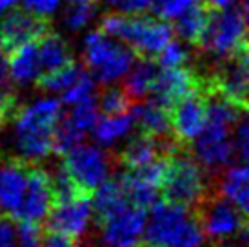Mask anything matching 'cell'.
Returning a JSON list of instances; mask_svg holds the SVG:
<instances>
[{
    "label": "cell",
    "instance_id": "obj_1",
    "mask_svg": "<svg viewBox=\"0 0 249 247\" xmlns=\"http://www.w3.org/2000/svg\"><path fill=\"white\" fill-rule=\"evenodd\" d=\"M62 115V102L53 96H44L15 109L9 140L18 160L36 164L53 155V137Z\"/></svg>",
    "mask_w": 249,
    "mask_h": 247
},
{
    "label": "cell",
    "instance_id": "obj_2",
    "mask_svg": "<svg viewBox=\"0 0 249 247\" xmlns=\"http://www.w3.org/2000/svg\"><path fill=\"white\" fill-rule=\"evenodd\" d=\"M206 100L208 118L202 133L191 142L193 157L204 171L218 173L226 169L235 158L231 133L240 117L246 115V109L218 93H206Z\"/></svg>",
    "mask_w": 249,
    "mask_h": 247
},
{
    "label": "cell",
    "instance_id": "obj_3",
    "mask_svg": "<svg viewBox=\"0 0 249 247\" xmlns=\"http://www.w3.org/2000/svg\"><path fill=\"white\" fill-rule=\"evenodd\" d=\"M142 236L149 247H204L206 244L198 214L189 206L167 198L151 206Z\"/></svg>",
    "mask_w": 249,
    "mask_h": 247
},
{
    "label": "cell",
    "instance_id": "obj_4",
    "mask_svg": "<svg viewBox=\"0 0 249 247\" xmlns=\"http://www.w3.org/2000/svg\"><path fill=\"white\" fill-rule=\"evenodd\" d=\"M100 31L125 42L137 56L151 58L173 38V28L164 18L144 17L142 13H106L100 18Z\"/></svg>",
    "mask_w": 249,
    "mask_h": 247
},
{
    "label": "cell",
    "instance_id": "obj_5",
    "mask_svg": "<svg viewBox=\"0 0 249 247\" xmlns=\"http://www.w3.org/2000/svg\"><path fill=\"white\" fill-rule=\"evenodd\" d=\"M248 6L246 0L222 9H209V18L198 42L195 44L204 55L214 60L228 58L248 48Z\"/></svg>",
    "mask_w": 249,
    "mask_h": 247
},
{
    "label": "cell",
    "instance_id": "obj_6",
    "mask_svg": "<svg viewBox=\"0 0 249 247\" xmlns=\"http://www.w3.org/2000/svg\"><path fill=\"white\" fill-rule=\"evenodd\" d=\"M135 53L127 46H122L120 40L109 35L98 31H91L84 40V58L89 73L98 82L115 84L124 78L135 62Z\"/></svg>",
    "mask_w": 249,
    "mask_h": 247
},
{
    "label": "cell",
    "instance_id": "obj_7",
    "mask_svg": "<svg viewBox=\"0 0 249 247\" xmlns=\"http://www.w3.org/2000/svg\"><path fill=\"white\" fill-rule=\"evenodd\" d=\"M167 200L184 206H198L208 196V178L195 157L171 153L166 160V171L160 187Z\"/></svg>",
    "mask_w": 249,
    "mask_h": 247
},
{
    "label": "cell",
    "instance_id": "obj_8",
    "mask_svg": "<svg viewBox=\"0 0 249 247\" xmlns=\"http://www.w3.org/2000/svg\"><path fill=\"white\" fill-rule=\"evenodd\" d=\"M64 171L80 193L89 194L107 182L113 173V158L106 147L95 144H76L64 153Z\"/></svg>",
    "mask_w": 249,
    "mask_h": 247
},
{
    "label": "cell",
    "instance_id": "obj_9",
    "mask_svg": "<svg viewBox=\"0 0 249 247\" xmlns=\"http://www.w3.org/2000/svg\"><path fill=\"white\" fill-rule=\"evenodd\" d=\"M198 220L206 238L218 244L236 240L246 231L248 214L222 196H206L198 204Z\"/></svg>",
    "mask_w": 249,
    "mask_h": 247
},
{
    "label": "cell",
    "instance_id": "obj_10",
    "mask_svg": "<svg viewBox=\"0 0 249 247\" xmlns=\"http://www.w3.org/2000/svg\"><path fill=\"white\" fill-rule=\"evenodd\" d=\"M95 218L89 194L76 193L66 198H56L49 209V229L71 236L73 240L84 238Z\"/></svg>",
    "mask_w": 249,
    "mask_h": 247
},
{
    "label": "cell",
    "instance_id": "obj_11",
    "mask_svg": "<svg viewBox=\"0 0 249 247\" xmlns=\"http://www.w3.org/2000/svg\"><path fill=\"white\" fill-rule=\"evenodd\" d=\"M145 209L127 204L115 213L98 218V238L102 247L131 246L142 238L145 227Z\"/></svg>",
    "mask_w": 249,
    "mask_h": 247
},
{
    "label": "cell",
    "instance_id": "obj_12",
    "mask_svg": "<svg viewBox=\"0 0 249 247\" xmlns=\"http://www.w3.org/2000/svg\"><path fill=\"white\" fill-rule=\"evenodd\" d=\"M160 69L162 71H157V76L153 80L149 96H151V100H155L166 109H171L184 96L191 95L198 89H204L202 75L193 69L186 68V66Z\"/></svg>",
    "mask_w": 249,
    "mask_h": 247
},
{
    "label": "cell",
    "instance_id": "obj_13",
    "mask_svg": "<svg viewBox=\"0 0 249 247\" xmlns=\"http://www.w3.org/2000/svg\"><path fill=\"white\" fill-rule=\"evenodd\" d=\"M166 171V158H157L155 162L137 169H127L125 175L120 178V184L124 187L125 194L131 204L139 207H151L162 187V178Z\"/></svg>",
    "mask_w": 249,
    "mask_h": 247
},
{
    "label": "cell",
    "instance_id": "obj_14",
    "mask_svg": "<svg viewBox=\"0 0 249 247\" xmlns=\"http://www.w3.org/2000/svg\"><path fill=\"white\" fill-rule=\"evenodd\" d=\"M171 109H173V115L169 117V120H171V131L177 142L191 144L206 125V118H208L206 91L198 89L184 96Z\"/></svg>",
    "mask_w": 249,
    "mask_h": 247
},
{
    "label": "cell",
    "instance_id": "obj_15",
    "mask_svg": "<svg viewBox=\"0 0 249 247\" xmlns=\"http://www.w3.org/2000/svg\"><path fill=\"white\" fill-rule=\"evenodd\" d=\"M55 202L53 187H51V176L42 167H29L28 187L22 200V206L15 220L26 222V224H40L48 218L49 209Z\"/></svg>",
    "mask_w": 249,
    "mask_h": 247
},
{
    "label": "cell",
    "instance_id": "obj_16",
    "mask_svg": "<svg viewBox=\"0 0 249 247\" xmlns=\"http://www.w3.org/2000/svg\"><path fill=\"white\" fill-rule=\"evenodd\" d=\"M49 29V18L36 17L28 9H11L0 22V48L13 51L22 44L36 40Z\"/></svg>",
    "mask_w": 249,
    "mask_h": 247
},
{
    "label": "cell",
    "instance_id": "obj_17",
    "mask_svg": "<svg viewBox=\"0 0 249 247\" xmlns=\"http://www.w3.org/2000/svg\"><path fill=\"white\" fill-rule=\"evenodd\" d=\"M31 164L22 160H9L0 165V213L15 220L28 187Z\"/></svg>",
    "mask_w": 249,
    "mask_h": 247
},
{
    "label": "cell",
    "instance_id": "obj_18",
    "mask_svg": "<svg viewBox=\"0 0 249 247\" xmlns=\"http://www.w3.org/2000/svg\"><path fill=\"white\" fill-rule=\"evenodd\" d=\"M177 144L173 142H167L164 138L151 137L147 133H140L139 137H133L127 144H125L124 151L120 155V162L127 167V169H137L142 165H147L155 162L157 158H162L164 153H175Z\"/></svg>",
    "mask_w": 249,
    "mask_h": 247
},
{
    "label": "cell",
    "instance_id": "obj_19",
    "mask_svg": "<svg viewBox=\"0 0 249 247\" xmlns=\"http://www.w3.org/2000/svg\"><path fill=\"white\" fill-rule=\"evenodd\" d=\"M35 46L42 75L49 73V71H56V69L75 62V55H73L68 40L62 38L60 35H56L53 29H49L42 36H38L35 40Z\"/></svg>",
    "mask_w": 249,
    "mask_h": 247
},
{
    "label": "cell",
    "instance_id": "obj_20",
    "mask_svg": "<svg viewBox=\"0 0 249 247\" xmlns=\"http://www.w3.org/2000/svg\"><path fill=\"white\" fill-rule=\"evenodd\" d=\"M133 122L139 125L142 133H147L151 137L166 138L171 131V120H169V109L162 107L155 100H137L135 106L129 107Z\"/></svg>",
    "mask_w": 249,
    "mask_h": 247
},
{
    "label": "cell",
    "instance_id": "obj_21",
    "mask_svg": "<svg viewBox=\"0 0 249 247\" xmlns=\"http://www.w3.org/2000/svg\"><path fill=\"white\" fill-rule=\"evenodd\" d=\"M249 173L246 164L231 165L226 171L222 173L220 182H218V193L222 198L231 202L236 206L242 213L248 214L249 206V187H248Z\"/></svg>",
    "mask_w": 249,
    "mask_h": 247
},
{
    "label": "cell",
    "instance_id": "obj_22",
    "mask_svg": "<svg viewBox=\"0 0 249 247\" xmlns=\"http://www.w3.org/2000/svg\"><path fill=\"white\" fill-rule=\"evenodd\" d=\"M9 53H11V58H7V60H9V71H11L13 82L18 86L35 84L38 80V76L42 75L35 40L22 44Z\"/></svg>",
    "mask_w": 249,
    "mask_h": 247
},
{
    "label": "cell",
    "instance_id": "obj_23",
    "mask_svg": "<svg viewBox=\"0 0 249 247\" xmlns=\"http://www.w3.org/2000/svg\"><path fill=\"white\" fill-rule=\"evenodd\" d=\"M133 125V117L129 111L118 113V115H104L102 118H97V122L93 125V135L98 145L102 147H113L120 140L129 137Z\"/></svg>",
    "mask_w": 249,
    "mask_h": 247
},
{
    "label": "cell",
    "instance_id": "obj_24",
    "mask_svg": "<svg viewBox=\"0 0 249 247\" xmlns=\"http://www.w3.org/2000/svg\"><path fill=\"white\" fill-rule=\"evenodd\" d=\"M157 64L151 58H144L140 56L137 62H133L129 71L125 73V82H124V91L133 102L142 100L145 96H149L151 91L153 80L157 76Z\"/></svg>",
    "mask_w": 249,
    "mask_h": 247
},
{
    "label": "cell",
    "instance_id": "obj_25",
    "mask_svg": "<svg viewBox=\"0 0 249 247\" xmlns=\"http://www.w3.org/2000/svg\"><path fill=\"white\" fill-rule=\"evenodd\" d=\"M208 18H209V7L202 0H196L193 6H189L184 13H180L175 18L173 31H177V35H178L182 40H186L195 46L198 42V38H200L206 24H208Z\"/></svg>",
    "mask_w": 249,
    "mask_h": 247
},
{
    "label": "cell",
    "instance_id": "obj_26",
    "mask_svg": "<svg viewBox=\"0 0 249 247\" xmlns=\"http://www.w3.org/2000/svg\"><path fill=\"white\" fill-rule=\"evenodd\" d=\"M93 193H95V196L91 200V204H93V211L97 214V218H104L107 214L125 207L127 204H131L122 184L117 180H107Z\"/></svg>",
    "mask_w": 249,
    "mask_h": 247
},
{
    "label": "cell",
    "instance_id": "obj_27",
    "mask_svg": "<svg viewBox=\"0 0 249 247\" xmlns=\"http://www.w3.org/2000/svg\"><path fill=\"white\" fill-rule=\"evenodd\" d=\"M86 73V69L80 66V64H76V62H71L68 66H64V68L56 69V71H49V73H44V75L38 76V88L44 91H48V93H64V91L71 88L73 84L80 78V76Z\"/></svg>",
    "mask_w": 249,
    "mask_h": 247
},
{
    "label": "cell",
    "instance_id": "obj_28",
    "mask_svg": "<svg viewBox=\"0 0 249 247\" xmlns=\"http://www.w3.org/2000/svg\"><path fill=\"white\" fill-rule=\"evenodd\" d=\"M95 15H97L95 2H71V6L66 7L64 11V26L73 33L82 31L86 26H89Z\"/></svg>",
    "mask_w": 249,
    "mask_h": 247
},
{
    "label": "cell",
    "instance_id": "obj_29",
    "mask_svg": "<svg viewBox=\"0 0 249 247\" xmlns=\"http://www.w3.org/2000/svg\"><path fill=\"white\" fill-rule=\"evenodd\" d=\"M133 100L127 96L124 88H117L113 84H107L100 95H98L97 106L102 109L104 115H118V113H125L129 111Z\"/></svg>",
    "mask_w": 249,
    "mask_h": 247
},
{
    "label": "cell",
    "instance_id": "obj_30",
    "mask_svg": "<svg viewBox=\"0 0 249 247\" xmlns=\"http://www.w3.org/2000/svg\"><path fill=\"white\" fill-rule=\"evenodd\" d=\"M13 78L9 71V60H7L4 49L0 48V107L6 111L7 118L17 109V95L13 89Z\"/></svg>",
    "mask_w": 249,
    "mask_h": 247
},
{
    "label": "cell",
    "instance_id": "obj_31",
    "mask_svg": "<svg viewBox=\"0 0 249 247\" xmlns=\"http://www.w3.org/2000/svg\"><path fill=\"white\" fill-rule=\"evenodd\" d=\"M71 109L70 113L66 115V118L70 120L76 129H80L86 135L88 131L93 129V125L98 118V106H97V98H91V100H86V102L75 104V106H70Z\"/></svg>",
    "mask_w": 249,
    "mask_h": 247
},
{
    "label": "cell",
    "instance_id": "obj_32",
    "mask_svg": "<svg viewBox=\"0 0 249 247\" xmlns=\"http://www.w3.org/2000/svg\"><path fill=\"white\" fill-rule=\"evenodd\" d=\"M91 98H97V95H95V78L89 71H86L71 88L60 93V102L66 106H75Z\"/></svg>",
    "mask_w": 249,
    "mask_h": 247
},
{
    "label": "cell",
    "instance_id": "obj_33",
    "mask_svg": "<svg viewBox=\"0 0 249 247\" xmlns=\"http://www.w3.org/2000/svg\"><path fill=\"white\" fill-rule=\"evenodd\" d=\"M189 60V53L187 49L178 44V42H167L162 48L159 55H157V66L160 68H178V66H186Z\"/></svg>",
    "mask_w": 249,
    "mask_h": 247
},
{
    "label": "cell",
    "instance_id": "obj_34",
    "mask_svg": "<svg viewBox=\"0 0 249 247\" xmlns=\"http://www.w3.org/2000/svg\"><path fill=\"white\" fill-rule=\"evenodd\" d=\"M196 0H149V7L159 18L175 20L187 7L193 6Z\"/></svg>",
    "mask_w": 249,
    "mask_h": 247
},
{
    "label": "cell",
    "instance_id": "obj_35",
    "mask_svg": "<svg viewBox=\"0 0 249 247\" xmlns=\"http://www.w3.org/2000/svg\"><path fill=\"white\" fill-rule=\"evenodd\" d=\"M231 144L235 149V158H238L242 164H246L249 155V127L246 115H242L240 120L235 124L233 133H231Z\"/></svg>",
    "mask_w": 249,
    "mask_h": 247
},
{
    "label": "cell",
    "instance_id": "obj_36",
    "mask_svg": "<svg viewBox=\"0 0 249 247\" xmlns=\"http://www.w3.org/2000/svg\"><path fill=\"white\" fill-rule=\"evenodd\" d=\"M22 2H24V9L42 18H51V15L55 13L60 4V0H22Z\"/></svg>",
    "mask_w": 249,
    "mask_h": 247
},
{
    "label": "cell",
    "instance_id": "obj_37",
    "mask_svg": "<svg viewBox=\"0 0 249 247\" xmlns=\"http://www.w3.org/2000/svg\"><path fill=\"white\" fill-rule=\"evenodd\" d=\"M0 247H17V226L6 214H0Z\"/></svg>",
    "mask_w": 249,
    "mask_h": 247
},
{
    "label": "cell",
    "instance_id": "obj_38",
    "mask_svg": "<svg viewBox=\"0 0 249 247\" xmlns=\"http://www.w3.org/2000/svg\"><path fill=\"white\" fill-rule=\"evenodd\" d=\"M106 4L115 6L117 9H120L122 13H144L145 9L149 7V0H104Z\"/></svg>",
    "mask_w": 249,
    "mask_h": 247
},
{
    "label": "cell",
    "instance_id": "obj_39",
    "mask_svg": "<svg viewBox=\"0 0 249 247\" xmlns=\"http://www.w3.org/2000/svg\"><path fill=\"white\" fill-rule=\"evenodd\" d=\"M40 247H76V244L68 234L49 229V233L40 238Z\"/></svg>",
    "mask_w": 249,
    "mask_h": 247
},
{
    "label": "cell",
    "instance_id": "obj_40",
    "mask_svg": "<svg viewBox=\"0 0 249 247\" xmlns=\"http://www.w3.org/2000/svg\"><path fill=\"white\" fill-rule=\"evenodd\" d=\"M209 9H222V7H228L231 4H235L238 0H202Z\"/></svg>",
    "mask_w": 249,
    "mask_h": 247
},
{
    "label": "cell",
    "instance_id": "obj_41",
    "mask_svg": "<svg viewBox=\"0 0 249 247\" xmlns=\"http://www.w3.org/2000/svg\"><path fill=\"white\" fill-rule=\"evenodd\" d=\"M18 0H0V17L6 13L9 7H13Z\"/></svg>",
    "mask_w": 249,
    "mask_h": 247
},
{
    "label": "cell",
    "instance_id": "obj_42",
    "mask_svg": "<svg viewBox=\"0 0 249 247\" xmlns=\"http://www.w3.org/2000/svg\"><path fill=\"white\" fill-rule=\"evenodd\" d=\"M7 120V115H6V111L2 109V107H0V127H2V125H4V122H6Z\"/></svg>",
    "mask_w": 249,
    "mask_h": 247
},
{
    "label": "cell",
    "instance_id": "obj_43",
    "mask_svg": "<svg viewBox=\"0 0 249 247\" xmlns=\"http://www.w3.org/2000/svg\"><path fill=\"white\" fill-rule=\"evenodd\" d=\"M70 2H95V0H70Z\"/></svg>",
    "mask_w": 249,
    "mask_h": 247
},
{
    "label": "cell",
    "instance_id": "obj_44",
    "mask_svg": "<svg viewBox=\"0 0 249 247\" xmlns=\"http://www.w3.org/2000/svg\"><path fill=\"white\" fill-rule=\"evenodd\" d=\"M124 247H144V246H139V244H131V246H124Z\"/></svg>",
    "mask_w": 249,
    "mask_h": 247
}]
</instances>
